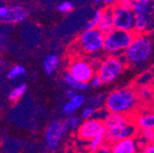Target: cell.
Returning <instances> with one entry per match:
<instances>
[{
  "mask_svg": "<svg viewBox=\"0 0 154 153\" xmlns=\"http://www.w3.org/2000/svg\"><path fill=\"white\" fill-rule=\"evenodd\" d=\"M28 17V11L21 6L15 5L9 8V11L3 21L8 24H17L25 20Z\"/></svg>",
  "mask_w": 154,
  "mask_h": 153,
  "instance_id": "obj_13",
  "label": "cell"
},
{
  "mask_svg": "<svg viewBox=\"0 0 154 153\" xmlns=\"http://www.w3.org/2000/svg\"><path fill=\"white\" fill-rule=\"evenodd\" d=\"M114 27L117 29L134 31L135 14L132 8H127L118 4L112 6Z\"/></svg>",
  "mask_w": 154,
  "mask_h": 153,
  "instance_id": "obj_7",
  "label": "cell"
},
{
  "mask_svg": "<svg viewBox=\"0 0 154 153\" xmlns=\"http://www.w3.org/2000/svg\"><path fill=\"white\" fill-rule=\"evenodd\" d=\"M151 142H152V143L154 144V137H153V139H152V140H151Z\"/></svg>",
  "mask_w": 154,
  "mask_h": 153,
  "instance_id": "obj_42",
  "label": "cell"
},
{
  "mask_svg": "<svg viewBox=\"0 0 154 153\" xmlns=\"http://www.w3.org/2000/svg\"><path fill=\"white\" fill-rule=\"evenodd\" d=\"M65 133L63 121L54 120L49 125L45 133V140L50 150L57 149Z\"/></svg>",
  "mask_w": 154,
  "mask_h": 153,
  "instance_id": "obj_9",
  "label": "cell"
},
{
  "mask_svg": "<svg viewBox=\"0 0 154 153\" xmlns=\"http://www.w3.org/2000/svg\"><path fill=\"white\" fill-rule=\"evenodd\" d=\"M140 147L137 138L129 137L111 144V152L113 153H136Z\"/></svg>",
  "mask_w": 154,
  "mask_h": 153,
  "instance_id": "obj_12",
  "label": "cell"
},
{
  "mask_svg": "<svg viewBox=\"0 0 154 153\" xmlns=\"http://www.w3.org/2000/svg\"><path fill=\"white\" fill-rule=\"evenodd\" d=\"M70 121V127L74 129V128H78V127L81 124V119L78 117H72L69 119Z\"/></svg>",
  "mask_w": 154,
  "mask_h": 153,
  "instance_id": "obj_31",
  "label": "cell"
},
{
  "mask_svg": "<svg viewBox=\"0 0 154 153\" xmlns=\"http://www.w3.org/2000/svg\"><path fill=\"white\" fill-rule=\"evenodd\" d=\"M60 58L57 55L54 54H49L45 57V59L43 61V70L46 74L51 75L52 74L60 65Z\"/></svg>",
  "mask_w": 154,
  "mask_h": 153,
  "instance_id": "obj_18",
  "label": "cell"
},
{
  "mask_svg": "<svg viewBox=\"0 0 154 153\" xmlns=\"http://www.w3.org/2000/svg\"><path fill=\"white\" fill-rule=\"evenodd\" d=\"M105 34L97 28L85 29L77 40L78 47L86 54H96L103 50Z\"/></svg>",
  "mask_w": 154,
  "mask_h": 153,
  "instance_id": "obj_6",
  "label": "cell"
},
{
  "mask_svg": "<svg viewBox=\"0 0 154 153\" xmlns=\"http://www.w3.org/2000/svg\"><path fill=\"white\" fill-rule=\"evenodd\" d=\"M151 88H152V102L154 103V83L152 84Z\"/></svg>",
  "mask_w": 154,
  "mask_h": 153,
  "instance_id": "obj_39",
  "label": "cell"
},
{
  "mask_svg": "<svg viewBox=\"0 0 154 153\" xmlns=\"http://www.w3.org/2000/svg\"><path fill=\"white\" fill-rule=\"evenodd\" d=\"M153 8V2L149 0H135L132 10L134 14L140 13H151Z\"/></svg>",
  "mask_w": 154,
  "mask_h": 153,
  "instance_id": "obj_20",
  "label": "cell"
},
{
  "mask_svg": "<svg viewBox=\"0 0 154 153\" xmlns=\"http://www.w3.org/2000/svg\"><path fill=\"white\" fill-rule=\"evenodd\" d=\"M137 139L139 141L140 147H143L148 142H150L154 137V130L151 128H140L138 129Z\"/></svg>",
  "mask_w": 154,
  "mask_h": 153,
  "instance_id": "obj_21",
  "label": "cell"
},
{
  "mask_svg": "<svg viewBox=\"0 0 154 153\" xmlns=\"http://www.w3.org/2000/svg\"><path fill=\"white\" fill-rule=\"evenodd\" d=\"M8 11H9V8H8L6 6L0 7V20H3V18H5L7 17Z\"/></svg>",
  "mask_w": 154,
  "mask_h": 153,
  "instance_id": "obj_34",
  "label": "cell"
},
{
  "mask_svg": "<svg viewBox=\"0 0 154 153\" xmlns=\"http://www.w3.org/2000/svg\"><path fill=\"white\" fill-rule=\"evenodd\" d=\"M140 151L144 153H154V144L150 141L140 148Z\"/></svg>",
  "mask_w": 154,
  "mask_h": 153,
  "instance_id": "obj_30",
  "label": "cell"
},
{
  "mask_svg": "<svg viewBox=\"0 0 154 153\" xmlns=\"http://www.w3.org/2000/svg\"><path fill=\"white\" fill-rule=\"evenodd\" d=\"M134 2H135V0H119V2L117 4L127 8H132Z\"/></svg>",
  "mask_w": 154,
  "mask_h": 153,
  "instance_id": "obj_32",
  "label": "cell"
},
{
  "mask_svg": "<svg viewBox=\"0 0 154 153\" xmlns=\"http://www.w3.org/2000/svg\"><path fill=\"white\" fill-rule=\"evenodd\" d=\"M78 93V92H77L76 90H73V89H72V88H69L67 91H66V96L69 98V99H72V98H73L75 95Z\"/></svg>",
  "mask_w": 154,
  "mask_h": 153,
  "instance_id": "obj_36",
  "label": "cell"
},
{
  "mask_svg": "<svg viewBox=\"0 0 154 153\" xmlns=\"http://www.w3.org/2000/svg\"><path fill=\"white\" fill-rule=\"evenodd\" d=\"M102 11H103V9H97L94 13L93 17L85 24V29H91L97 28L99 20H100V17H101V15H102Z\"/></svg>",
  "mask_w": 154,
  "mask_h": 153,
  "instance_id": "obj_26",
  "label": "cell"
},
{
  "mask_svg": "<svg viewBox=\"0 0 154 153\" xmlns=\"http://www.w3.org/2000/svg\"><path fill=\"white\" fill-rule=\"evenodd\" d=\"M137 93L140 101L147 103L149 101H152V88L151 85L149 84H142L140 85L137 89Z\"/></svg>",
  "mask_w": 154,
  "mask_h": 153,
  "instance_id": "obj_22",
  "label": "cell"
},
{
  "mask_svg": "<svg viewBox=\"0 0 154 153\" xmlns=\"http://www.w3.org/2000/svg\"><path fill=\"white\" fill-rule=\"evenodd\" d=\"M26 72V70L23 66L21 65H14L9 72H8V78L11 80H15L18 77H20L21 75H23Z\"/></svg>",
  "mask_w": 154,
  "mask_h": 153,
  "instance_id": "obj_25",
  "label": "cell"
},
{
  "mask_svg": "<svg viewBox=\"0 0 154 153\" xmlns=\"http://www.w3.org/2000/svg\"><path fill=\"white\" fill-rule=\"evenodd\" d=\"M5 47V38L2 35V33H0V51H2Z\"/></svg>",
  "mask_w": 154,
  "mask_h": 153,
  "instance_id": "obj_37",
  "label": "cell"
},
{
  "mask_svg": "<svg viewBox=\"0 0 154 153\" xmlns=\"http://www.w3.org/2000/svg\"><path fill=\"white\" fill-rule=\"evenodd\" d=\"M97 29L102 31L104 34H106L115 29L114 27V18H113V9L112 6L103 9L100 20L97 26Z\"/></svg>",
  "mask_w": 154,
  "mask_h": 153,
  "instance_id": "obj_15",
  "label": "cell"
},
{
  "mask_svg": "<svg viewBox=\"0 0 154 153\" xmlns=\"http://www.w3.org/2000/svg\"><path fill=\"white\" fill-rule=\"evenodd\" d=\"M90 62V63L92 64V66L95 69V71H96V69H97L98 67H99V65H100V63H101V62H102V59H98V58H93V59H91V61H89Z\"/></svg>",
  "mask_w": 154,
  "mask_h": 153,
  "instance_id": "obj_35",
  "label": "cell"
},
{
  "mask_svg": "<svg viewBox=\"0 0 154 153\" xmlns=\"http://www.w3.org/2000/svg\"><path fill=\"white\" fill-rule=\"evenodd\" d=\"M68 72L74 78L85 83H89L95 74V69L92 66L90 62L83 58L72 60L68 66Z\"/></svg>",
  "mask_w": 154,
  "mask_h": 153,
  "instance_id": "obj_8",
  "label": "cell"
},
{
  "mask_svg": "<svg viewBox=\"0 0 154 153\" xmlns=\"http://www.w3.org/2000/svg\"><path fill=\"white\" fill-rule=\"evenodd\" d=\"M152 50V41L147 35L136 34L131 43L124 50L123 54L128 65L140 67L149 60Z\"/></svg>",
  "mask_w": 154,
  "mask_h": 153,
  "instance_id": "obj_3",
  "label": "cell"
},
{
  "mask_svg": "<svg viewBox=\"0 0 154 153\" xmlns=\"http://www.w3.org/2000/svg\"><path fill=\"white\" fill-rule=\"evenodd\" d=\"M106 141V128L105 127H102L100 130L97 132V134L89 141L88 150L90 152H97L100 146Z\"/></svg>",
  "mask_w": 154,
  "mask_h": 153,
  "instance_id": "obj_19",
  "label": "cell"
},
{
  "mask_svg": "<svg viewBox=\"0 0 154 153\" xmlns=\"http://www.w3.org/2000/svg\"><path fill=\"white\" fill-rule=\"evenodd\" d=\"M95 113V109L91 106H88L87 107H85L83 111H82V115H81V118L83 120H85V119H89L91 118L94 117V115Z\"/></svg>",
  "mask_w": 154,
  "mask_h": 153,
  "instance_id": "obj_28",
  "label": "cell"
},
{
  "mask_svg": "<svg viewBox=\"0 0 154 153\" xmlns=\"http://www.w3.org/2000/svg\"><path fill=\"white\" fill-rule=\"evenodd\" d=\"M139 103L137 90L133 87H123L113 90L106 95L105 108L108 113L131 116L137 109Z\"/></svg>",
  "mask_w": 154,
  "mask_h": 153,
  "instance_id": "obj_2",
  "label": "cell"
},
{
  "mask_svg": "<svg viewBox=\"0 0 154 153\" xmlns=\"http://www.w3.org/2000/svg\"><path fill=\"white\" fill-rule=\"evenodd\" d=\"M97 152H101V153H109V152H111V144H109L108 142L106 141L105 143H103L100 146Z\"/></svg>",
  "mask_w": 154,
  "mask_h": 153,
  "instance_id": "obj_33",
  "label": "cell"
},
{
  "mask_svg": "<svg viewBox=\"0 0 154 153\" xmlns=\"http://www.w3.org/2000/svg\"><path fill=\"white\" fill-rule=\"evenodd\" d=\"M102 127H104V123L103 120L100 118H91L89 119H85L78 127L77 137L83 141L89 142L94 137H95V135Z\"/></svg>",
  "mask_w": 154,
  "mask_h": 153,
  "instance_id": "obj_10",
  "label": "cell"
},
{
  "mask_svg": "<svg viewBox=\"0 0 154 153\" xmlns=\"http://www.w3.org/2000/svg\"><path fill=\"white\" fill-rule=\"evenodd\" d=\"M106 95L104 93H97L94 96L91 97L89 99V105L93 106L95 110L99 109L102 106H105V101H106Z\"/></svg>",
  "mask_w": 154,
  "mask_h": 153,
  "instance_id": "obj_23",
  "label": "cell"
},
{
  "mask_svg": "<svg viewBox=\"0 0 154 153\" xmlns=\"http://www.w3.org/2000/svg\"><path fill=\"white\" fill-rule=\"evenodd\" d=\"M103 123L106 128V139L109 144L137 135L138 127L131 116L107 112Z\"/></svg>",
  "mask_w": 154,
  "mask_h": 153,
  "instance_id": "obj_1",
  "label": "cell"
},
{
  "mask_svg": "<svg viewBox=\"0 0 154 153\" xmlns=\"http://www.w3.org/2000/svg\"><path fill=\"white\" fill-rule=\"evenodd\" d=\"M3 66H4V63H3V61H2L1 59H0V71L2 70Z\"/></svg>",
  "mask_w": 154,
  "mask_h": 153,
  "instance_id": "obj_40",
  "label": "cell"
},
{
  "mask_svg": "<svg viewBox=\"0 0 154 153\" xmlns=\"http://www.w3.org/2000/svg\"><path fill=\"white\" fill-rule=\"evenodd\" d=\"M26 90H27V85H26L25 84H20V85H18V86L15 87V88L11 91V93H9V99H10L12 102L17 101V100L24 94V93L26 92Z\"/></svg>",
  "mask_w": 154,
  "mask_h": 153,
  "instance_id": "obj_24",
  "label": "cell"
},
{
  "mask_svg": "<svg viewBox=\"0 0 154 153\" xmlns=\"http://www.w3.org/2000/svg\"><path fill=\"white\" fill-rule=\"evenodd\" d=\"M85 103V95L78 93L72 99H69V101L64 105L63 106V113L66 116L73 114L78 108H80Z\"/></svg>",
  "mask_w": 154,
  "mask_h": 153,
  "instance_id": "obj_16",
  "label": "cell"
},
{
  "mask_svg": "<svg viewBox=\"0 0 154 153\" xmlns=\"http://www.w3.org/2000/svg\"><path fill=\"white\" fill-rule=\"evenodd\" d=\"M127 64L123 53L119 55H107L106 58L102 59L99 67L96 69V74L102 80L103 84H109L119 77Z\"/></svg>",
  "mask_w": 154,
  "mask_h": 153,
  "instance_id": "obj_4",
  "label": "cell"
},
{
  "mask_svg": "<svg viewBox=\"0 0 154 153\" xmlns=\"http://www.w3.org/2000/svg\"><path fill=\"white\" fill-rule=\"evenodd\" d=\"M94 3H101L102 1L104 2V0H92Z\"/></svg>",
  "mask_w": 154,
  "mask_h": 153,
  "instance_id": "obj_41",
  "label": "cell"
},
{
  "mask_svg": "<svg viewBox=\"0 0 154 153\" xmlns=\"http://www.w3.org/2000/svg\"><path fill=\"white\" fill-rule=\"evenodd\" d=\"M119 2V0H104V3L107 6H114Z\"/></svg>",
  "mask_w": 154,
  "mask_h": 153,
  "instance_id": "obj_38",
  "label": "cell"
},
{
  "mask_svg": "<svg viewBox=\"0 0 154 153\" xmlns=\"http://www.w3.org/2000/svg\"><path fill=\"white\" fill-rule=\"evenodd\" d=\"M149 1H150V2H154V0H149Z\"/></svg>",
  "mask_w": 154,
  "mask_h": 153,
  "instance_id": "obj_43",
  "label": "cell"
},
{
  "mask_svg": "<svg viewBox=\"0 0 154 153\" xmlns=\"http://www.w3.org/2000/svg\"><path fill=\"white\" fill-rule=\"evenodd\" d=\"M132 119L138 129L151 128L154 130V110L139 113Z\"/></svg>",
  "mask_w": 154,
  "mask_h": 153,
  "instance_id": "obj_14",
  "label": "cell"
},
{
  "mask_svg": "<svg viewBox=\"0 0 154 153\" xmlns=\"http://www.w3.org/2000/svg\"><path fill=\"white\" fill-rule=\"evenodd\" d=\"M136 36L134 31H126L114 29L105 34L103 50L107 55H119L128 47Z\"/></svg>",
  "mask_w": 154,
  "mask_h": 153,
  "instance_id": "obj_5",
  "label": "cell"
},
{
  "mask_svg": "<svg viewBox=\"0 0 154 153\" xmlns=\"http://www.w3.org/2000/svg\"><path fill=\"white\" fill-rule=\"evenodd\" d=\"M57 8H58V10H59L60 12L67 14V13H70V12L72 11L73 5L71 2H69V1H65V2L61 3L60 5H58Z\"/></svg>",
  "mask_w": 154,
  "mask_h": 153,
  "instance_id": "obj_27",
  "label": "cell"
},
{
  "mask_svg": "<svg viewBox=\"0 0 154 153\" xmlns=\"http://www.w3.org/2000/svg\"><path fill=\"white\" fill-rule=\"evenodd\" d=\"M154 29V17L151 13L135 14L134 32L136 34H145Z\"/></svg>",
  "mask_w": 154,
  "mask_h": 153,
  "instance_id": "obj_11",
  "label": "cell"
},
{
  "mask_svg": "<svg viewBox=\"0 0 154 153\" xmlns=\"http://www.w3.org/2000/svg\"><path fill=\"white\" fill-rule=\"evenodd\" d=\"M63 81L69 86V88H72L73 90H76L77 92L86 91L89 88V86H90V84L89 83L81 82L79 80H77L76 78H74L73 76L68 71L63 73Z\"/></svg>",
  "mask_w": 154,
  "mask_h": 153,
  "instance_id": "obj_17",
  "label": "cell"
},
{
  "mask_svg": "<svg viewBox=\"0 0 154 153\" xmlns=\"http://www.w3.org/2000/svg\"><path fill=\"white\" fill-rule=\"evenodd\" d=\"M89 84H90V85H92L94 88H98V87H100L102 84H103V83H102V80L100 79V77L97 75V74H94L93 77H92V79H91V81L89 82Z\"/></svg>",
  "mask_w": 154,
  "mask_h": 153,
  "instance_id": "obj_29",
  "label": "cell"
}]
</instances>
